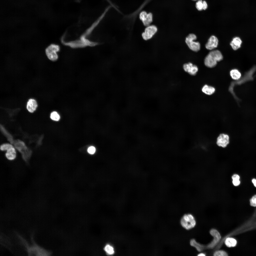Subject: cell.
I'll use <instances>...</instances> for the list:
<instances>
[{
    "label": "cell",
    "mask_w": 256,
    "mask_h": 256,
    "mask_svg": "<svg viewBox=\"0 0 256 256\" xmlns=\"http://www.w3.org/2000/svg\"><path fill=\"white\" fill-rule=\"evenodd\" d=\"M223 58L221 52L219 50L210 51L205 58L204 63L207 67L212 68L215 66L217 62L222 60Z\"/></svg>",
    "instance_id": "cell-1"
},
{
    "label": "cell",
    "mask_w": 256,
    "mask_h": 256,
    "mask_svg": "<svg viewBox=\"0 0 256 256\" xmlns=\"http://www.w3.org/2000/svg\"><path fill=\"white\" fill-rule=\"evenodd\" d=\"M15 148L21 154L23 159L25 162L28 161L31 154V152L23 141L19 140L15 141L13 143Z\"/></svg>",
    "instance_id": "cell-2"
},
{
    "label": "cell",
    "mask_w": 256,
    "mask_h": 256,
    "mask_svg": "<svg viewBox=\"0 0 256 256\" xmlns=\"http://www.w3.org/2000/svg\"><path fill=\"white\" fill-rule=\"evenodd\" d=\"M197 39V36L195 34L191 33L186 37L185 40V42L189 49L196 52L198 51L201 48L200 43L195 41Z\"/></svg>",
    "instance_id": "cell-3"
},
{
    "label": "cell",
    "mask_w": 256,
    "mask_h": 256,
    "mask_svg": "<svg viewBox=\"0 0 256 256\" xmlns=\"http://www.w3.org/2000/svg\"><path fill=\"white\" fill-rule=\"evenodd\" d=\"M180 222L181 226L187 230L194 227L196 224L194 218L192 215L189 214L184 215L181 219Z\"/></svg>",
    "instance_id": "cell-4"
},
{
    "label": "cell",
    "mask_w": 256,
    "mask_h": 256,
    "mask_svg": "<svg viewBox=\"0 0 256 256\" xmlns=\"http://www.w3.org/2000/svg\"><path fill=\"white\" fill-rule=\"evenodd\" d=\"M0 149L2 151H6L5 155L8 160H12L16 158V151L14 148L11 144L8 143L2 144L0 146Z\"/></svg>",
    "instance_id": "cell-5"
},
{
    "label": "cell",
    "mask_w": 256,
    "mask_h": 256,
    "mask_svg": "<svg viewBox=\"0 0 256 256\" xmlns=\"http://www.w3.org/2000/svg\"><path fill=\"white\" fill-rule=\"evenodd\" d=\"M59 46L55 44H51L46 49V53L48 58L52 61H55L58 58L57 52L59 50Z\"/></svg>",
    "instance_id": "cell-6"
},
{
    "label": "cell",
    "mask_w": 256,
    "mask_h": 256,
    "mask_svg": "<svg viewBox=\"0 0 256 256\" xmlns=\"http://www.w3.org/2000/svg\"><path fill=\"white\" fill-rule=\"evenodd\" d=\"M230 142V138L228 135L224 133H220L217 137L216 143L219 147L223 148L226 147Z\"/></svg>",
    "instance_id": "cell-7"
},
{
    "label": "cell",
    "mask_w": 256,
    "mask_h": 256,
    "mask_svg": "<svg viewBox=\"0 0 256 256\" xmlns=\"http://www.w3.org/2000/svg\"><path fill=\"white\" fill-rule=\"evenodd\" d=\"M157 31V28L156 26L153 25H150L146 27L144 32L142 33V37L145 40H149L152 37Z\"/></svg>",
    "instance_id": "cell-8"
},
{
    "label": "cell",
    "mask_w": 256,
    "mask_h": 256,
    "mask_svg": "<svg viewBox=\"0 0 256 256\" xmlns=\"http://www.w3.org/2000/svg\"><path fill=\"white\" fill-rule=\"evenodd\" d=\"M152 15L151 13H147L145 11L141 12L139 18L144 25L147 27L150 25L152 21Z\"/></svg>",
    "instance_id": "cell-9"
},
{
    "label": "cell",
    "mask_w": 256,
    "mask_h": 256,
    "mask_svg": "<svg viewBox=\"0 0 256 256\" xmlns=\"http://www.w3.org/2000/svg\"><path fill=\"white\" fill-rule=\"evenodd\" d=\"M183 67L185 72L192 75H195L198 70L197 67L190 62L184 64Z\"/></svg>",
    "instance_id": "cell-10"
},
{
    "label": "cell",
    "mask_w": 256,
    "mask_h": 256,
    "mask_svg": "<svg viewBox=\"0 0 256 256\" xmlns=\"http://www.w3.org/2000/svg\"><path fill=\"white\" fill-rule=\"evenodd\" d=\"M218 44V40L214 35L211 36L205 45L206 48L209 50H212L216 48Z\"/></svg>",
    "instance_id": "cell-11"
},
{
    "label": "cell",
    "mask_w": 256,
    "mask_h": 256,
    "mask_svg": "<svg viewBox=\"0 0 256 256\" xmlns=\"http://www.w3.org/2000/svg\"><path fill=\"white\" fill-rule=\"evenodd\" d=\"M38 107L37 102L34 98H30L27 101L26 108L27 111L30 113H33L37 110Z\"/></svg>",
    "instance_id": "cell-12"
},
{
    "label": "cell",
    "mask_w": 256,
    "mask_h": 256,
    "mask_svg": "<svg viewBox=\"0 0 256 256\" xmlns=\"http://www.w3.org/2000/svg\"><path fill=\"white\" fill-rule=\"evenodd\" d=\"M210 233L214 238L213 241L208 246L210 248L214 247L216 244L220 239L221 237L218 232L215 229L211 230Z\"/></svg>",
    "instance_id": "cell-13"
},
{
    "label": "cell",
    "mask_w": 256,
    "mask_h": 256,
    "mask_svg": "<svg viewBox=\"0 0 256 256\" xmlns=\"http://www.w3.org/2000/svg\"><path fill=\"white\" fill-rule=\"evenodd\" d=\"M242 43V41L240 37H236L233 38L230 45L233 49L236 50L240 47Z\"/></svg>",
    "instance_id": "cell-14"
},
{
    "label": "cell",
    "mask_w": 256,
    "mask_h": 256,
    "mask_svg": "<svg viewBox=\"0 0 256 256\" xmlns=\"http://www.w3.org/2000/svg\"><path fill=\"white\" fill-rule=\"evenodd\" d=\"M202 91L205 94L210 95L214 93L215 89L213 87L206 85L203 87L202 89Z\"/></svg>",
    "instance_id": "cell-15"
},
{
    "label": "cell",
    "mask_w": 256,
    "mask_h": 256,
    "mask_svg": "<svg viewBox=\"0 0 256 256\" xmlns=\"http://www.w3.org/2000/svg\"><path fill=\"white\" fill-rule=\"evenodd\" d=\"M0 129L4 135L8 139V140L11 143L13 144L14 140L11 135L1 125L0 126Z\"/></svg>",
    "instance_id": "cell-16"
},
{
    "label": "cell",
    "mask_w": 256,
    "mask_h": 256,
    "mask_svg": "<svg viewBox=\"0 0 256 256\" xmlns=\"http://www.w3.org/2000/svg\"><path fill=\"white\" fill-rule=\"evenodd\" d=\"M230 75L232 78L234 80L239 79L241 76V73L236 69H233L231 70L230 72Z\"/></svg>",
    "instance_id": "cell-17"
},
{
    "label": "cell",
    "mask_w": 256,
    "mask_h": 256,
    "mask_svg": "<svg viewBox=\"0 0 256 256\" xmlns=\"http://www.w3.org/2000/svg\"><path fill=\"white\" fill-rule=\"evenodd\" d=\"M225 243L227 246L230 247L235 246L237 244V241L233 238H228L226 239Z\"/></svg>",
    "instance_id": "cell-18"
},
{
    "label": "cell",
    "mask_w": 256,
    "mask_h": 256,
    "mask_svg": "<svg viewBox=\"0 0 256 256\" xmlns=\"http://www.w3.org/2000/svg\"><path fill=\"white\" fill-rule=\"evenodd\" d=\"M50 117L51 119L54 121H57L60 119V116L59 114L56 111H53L50 114Z\"/></svg>",
    "instance_id": "cell-19"
},
{
    "label": "cell",
    "mask_w": 256,
    "mask_h": 256,
    "mask_svg": "<svg viewBox=\"0 0 256 256\" xmlns=\"http://www.w3.org/2000/svg\"><path fill=\"white\" fill-rule=\"evenodd\" d=\"M104 250L109 255L113 254L114 252L113 248L109 244H107L105 246Z\"/></svg>",
    "instance_id": "cell-20"
},
{
    "label": "cell",
    "mask_w": 256,
    "mask_h": 256,
    "mask_svg": "<svg viewBox=\"0 0 256 256\" xmlns=\"http://www.w3.org/2000/svg\"><path fill=\"white\" fill-rule=\"evenodd\" d=\"M190 244L191 246L195 247L199 251H201L202 249V247L194 239H192L191 241Z\"/></svg>",
    "instance_id": "cell-21"
},
{
    "label": "cell",
    "mask_w": 256,
    "mask_h": 256,
    "mask_svg": "<svg viewBox=\"0 0 256 256\" xmlns=\"http://www.w3.org/2000/svg\"><path fill=\"white\" fill-rule=\"evenodd\" d=\"M196 6L198 10L201 11L203 10V4L202 0H198L196 3Z\"/></svg>",
    "instance_id": "cell-22"
},
{
    "label": "cell",
    "mask_w": 256,
    "mask_h": 256,
    "mask_svg": "<svg viewBox=\"0 0 256 256\" xmlns=\"http://www.w3.org/2000/svg\"><path fill=\"white\" fill-rule=\"evenodd\" d=\"M215 256H225L228 255L227 253L224 251L220 250L216 251L214 254Z\"/></svg>",
    "instance_id": "cell-23"
},
{
    "label": "cell",
    "mask_w": 256,
    "mask_h": 256,
    "mask_svg": "<svg viewBox=\"0 0 256 256\" xmlns=\"http://www.w3.org/2000/svg\"><path fill=\"white\" fill-rule=\"evenodd\" d=\"M250 205L252 206L256 207V194L253 196L250 200Z\"/></svg>",
    "instance_id": "cell-24"
},
{
    "label": "cell",
    "mask_w": 256,
    "mask_h": 256,
    "mask_svg": "<svg viewBox=\"0 0 256 256\" xmlns=\"http://www.w3.org/2000/svg\"><path fill=\"white\" fill-rule=\"evenodd\" d=\"M96 150V149L95 147L93 146H91L88 148L87 151L89 154H93L95 153Z\"/></svg>",
    "instance_id": "cell-25"
},
{
    "label": "cell",
    "mask_w": 256,
    "mask_h": 256,
    "mask_svg": "<svg viewBox=\"0 0 256 256\" xmlns=\"http://www.w3.org/2000/svg\"><path fill=\"white\" fill-rule=\"evenodd\" d=\"M232 183L233 185L235 186L239 185L240 183V180H232Z\"/></svg>",
    "instance_id": "cell-26"
},
{
    "label": "cell",
    "mask_w": 256,
    "mask_h": 256,
    "mask_svg": "<svg viewBox=\"0 0 256 256\" xmlns=\"http://www.w3.org/2000/svg\"><path fill=\"white\" fill-rule=\"evenodd\" d=\"M231 178L232 180H240V176L238 174H235L232 176Z\"/></svg>",
    "instance_id": "cell-27"
},
{
    "label": "cell",
    "mask_w": 256,
    "mask_h": 256,
    "mask_svg": "<svg viewBox=\"0 0 256 256\" xmlns=\"http://www.w3.org/2000/svg\"><path fill=\"white\" fill-rule=\"evenodd\" d=\"M203 10H205L207 8V5L206 1H203Z\"/></svg>",
    "instance_id": "cell-28"
},
{
    "label": "cell",
    "mask_w": 256,
    "mask_h": 256,
    "mask_svg": "<svg viewBox=\"0 0 256 256\" xmlns=\"http://www.w3.org/2000/svg\"><path fill=\"white\" fill-rule=\"evenodd\" d=\"M254 186L256 187V179L253 178L251 180Z\"/></svg>",
    "instance_id": "cell-29"
},
{
    "label": "cell",
    "mask_w": 256,
    "mask_h": 256,
    "mask_svg": "<svg viewBox=\"0 0 256 256\" xmlns=\"http://www.w3.org/2000/svg\"><path fill=\"white\" fill-rule=\"evenodd\" d=\"M199 256H205V255L203 253H200L198 254V255Z\"/></svg>",
    "instance_id": "cell-30"
},
{
    "label": "cell",
    "mask_w": 256,
    "mask_h": 256,
    "mask_svg": "<svg viewBox=\"0 0 256 256\" xmlns=\"http://www.w3.org/2000/svg\"><path fill=\"white\" fill-rule=\"evenodd\" d=\"M193 0V1H197V0Z\"/></svg>",
    "instance_id": "cell-31"
}]
</instances>
